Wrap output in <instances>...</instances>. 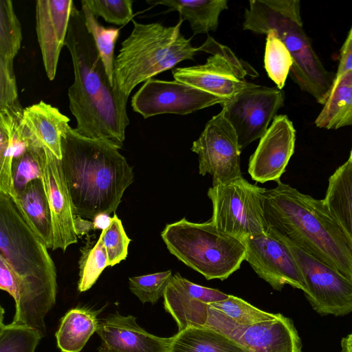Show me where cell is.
<instances>
[{
	"label": "cell",
	"instance_id": "30bf717a",
	"mask_svg": "<svg viewBox=\"0 0 352 352\" xmlns=\"http://www.w3.org/2000/svg\"><path fill=\"white\" fill-rule=\"evenodd\" d=\"M284 101L282 89L250 83L221 104V111L235 130L241 151L264 135Z\"/></svg>",
	"mask_w": 352,
	"mask_h": 352
},
{
	"label": "cell",
	"instance_id": "9c48e42d",
	"mask_svg": "<svg viewBox=\"0 0 352 352\" xmlns=\"http://www.w3.org/2000/svg\"><path fill=\"white\" fill-rule=\"evenodd\" d=\"M197 50L212 56L203 65L173 69L175 80L228 100L250 85L244 80L246 75L253 78L258 76L249 64L210 36Z\"/></svg>",
	"mask_w": 352,
	"mask_h": 352
},
{
	"label": "cell",
	"instance_id": "7bdbcfd3",
	"mask_svg": "<svg viewBox=\"0 0 352 352\" xmlns=\"http://www.w3.org/2000/svg\"><path fill=\"white\" fill-rule=\"evenodd\" d=\"M112 218L107 214H100L95 217L92 221L94 224L95 229L104 230L110 225Z\"/></svg>",
	"mask_w": 352,
	"mask_h": 352
},
{
	"label": "cell",
	"instance_id": "ee69618b",
	"mask_svg": "<svg viewBox=\"0 0 352 352\" xmlns=\"http://www.w3.org/2000/svg\"><path fill=\"white\" fill-rule=\"evenodd\" d=\"M340 352H352V333L342 338Z\"/></svg>",
	"mask_w": 352,
	"mask_h": 352
},
{
	"label": "cell",
	"instance_id": "1f68e13d",
	"mask_svg": "<svg viewBox=\"0 0 352 352\" xmlns=\"http://www.w3.org/2000/svg\"><path fill=\"white\" fill-rule=\"evenodd\" d=\"M1 309L0 352H35L43 338L41 332L23 324H3L4 311Z\"/></svg>",
	"mask_w": 352,
	"mask_h": 352
},
{
	"label": "cell",
	"instance_id": "b9f144b4",
	"mask_svg": "<svg viewBox=\"0 0 352 352\" xmlns=\"http://www.w3.org/2000/svg\"><path fill=\"white\" fill-rule=\"evenodd\" d=\"M74 227L77 236L87 234L89 231L95 230L92 221L83 219L77 215H75L74 217Z\"/></svg>",
	"mask_w": 352,
	"mask_h": 352
},
{
	"label": "cell",
	"instance_id": "7a4b0ae2",
	"mask_svg": "<svg viewBox=\"0 0 352 352\" xmlns=\"http://www.w3.org/2000/svg\"><path fill=\"white\" fill-rule=\"evenodd\" d=\"M277 184L263 195L267 232L352 280V240L323 199Z\"/></svg>",
	"mask_w": 352,
	"mask_h": 352
},
{
	"label": "cell",
	"instance_id": "d6986e66",
	"mask_svg": "<svg viewBox=\"0 0 352 352\" xmlns=\"http://www.w3.org/2000/svg\"><path fill=\"white\" fill-rule=\"evenodd\" d=\"M72 0L36 1V31L44 68L49 80L55 78L60 54L65 45Z\"/></svg>",
	"mask_w": 352,
	"mask_h": 352
},
{
	"label": "cell",
	"instance_id": "ba28073f",
	"mask_svg": "<svg viewBox=\"0 0 352 352\" xmlns=\"http://www.w3.org/2000/svg\"><path fill=\"white\" fill-rule=\"evenodd\" d=\"M265 188L241 177L226 184L209 188L212 204L210 221L221 231L242 241L266 234L263 195Z\"/></svg>",
	"mask_w": 352,
	"mask_h": 352
},
{
	"label": "cell",
	"instance_id": "4dcf8cb0",
	"mask_svg": "<svg viewBox=\"0 0 352 352\" xmlns=\"http://www.w3.org/2000/svg\"><path fill=\"white\" fill-rule=\"evenodd\" d=\"M265 69L270 79L282 89L293 65L290 52L274 30L267 33Z\"/></svg>",
	"mask_w": 352,
	"mask_h": 352
},
{
	"label": "cell",
	"instance_id": "8fae6325",
	"mask_svg": "<svg viewBox=\"0 0 352 352\" xmlns=\"http://www.w3.org/2000/svg\"><path fill=\"white\" fill-rule=\"evenodd\" d=\"M191 151L198 155L199 173L212 176V186L242 177L238 138L222 111L206 123Z\"/></svg>",
	"mask_w": 352,
	"mask_h": 352
},
{
	"label": "cell",
	"instance_id": "83f0119b",
	"mask_svg": "<svg viewBox=\"0 0 352 352\" xmlns=\"http://www.w3.org/2000/svg\"><path fill=\"white\" fill-rule=\"evenodd\" d=\"M323 201L352 240V162L347 160L329 177Z\"/></svg>",
	"mask_w": 352,
	"mask_h": 352
},
{
	"label": "cell",
	"instance_id": "d6a6232c",
	"mask_svg": "<svg viewBox=\"0 0 352 352\" xmlns=\"http://www.w3.org/2000/svg\"><path fill=\"white\" fill-rule=\"evenodd\" d=\"M22 41L21 23L12 1L0 0V59L14 60Z\"/></svg>",
	"mask_w": 352,
	"mask_h": 352
},
{
	"label": "cell",
	"instance_id": "2e32d148",
	"mask_svg": "<svg viewBox=\"0 0 352 352\" xmlns=\"http://www.w3.org/2000/svg\"><path fill=\"white\" fill-rule=\"evenodd\" d=\"M296 141V130L286 115L276 116L257 148L250 156L248 173L259 183L280 182L292 156Z\"/></svg>",
	"mask_w": 352,
	"mask_h": 352
},
{
	"label": "cell",
	"instance_id": "d590c367",
	"mask_svg": "<svg viewBox=\"0 0 352 352\" xmlns=\"http://www.w3.org/2000/svg\"><path fill=\"white\" fill-rule=\"evenodd\" d=\"M173 274L171 270L133 276L129 278V289L143 303L155 304L164 296Z\"/></svg>",
	"mask_w": 352,
	"mask_h": 352
},
{
	"label": "cell",
	"instance_id": "ffe728a7",
	"mask_svg": "<svg viewBox=\"0 0 352 352\" xmlns=\"http://www.w3.org/2000/svg\"><path fill=\"white\" fill-rule=\"evenodd\" d=\"M69 122V118L58 108L41 100L24 109L20 136L26 146L47 148L61 160L62 137Z\"/></svg>",
	"mask_w": 352,
	"mask_h": 352
},
{
	"label": "cell",
	"instance_id": "52a82bcc",
	"mask_svg": "<svg viewBox=\"0 0 352 352\" xmlns=\"http://www.w3.org/2000/svg\"><path fill=\"white\" fill-rule=\"evenodd\" d=\"M161 237L169 252L207 280H223L245 261L243 241L219 230L210 220L183 218L166 224Z\"/></svg>",
	"mask_w": 352,
	"mask_h": 352
},
{
	"label": "cell",
	"instance_id": "f35d334b",
	"mask_svg": "<svg viewBox=\"0 0 352 352\" xmlns=\"http://www.w3.org/2000/svg\"><path fill=\"white\" fill-rule=\"evenodd\" d=\"M14 60L0 59V109L22 107L18 98Z\"/></svg>",
	"mask_w": 352,
	"mask_h": 352
},
{
	"label": "cell",
	"instance_id": "6da1fadb",
	"mask_svg": "<svg viewBox=\"0 0 352 352\" xmlns=\"http://www.w3.org/2000/svg\"><path fill=\"white\" fill-rule=\"evenodd\" d=\"M65 45L72 60L74 80L68 89L69 109L81 135L107 141L121 148L129 124V96L113 86L88 32L81 10L74 5Z\"/></svg>",
	"mask_w": 352,
	"mask_h": 352
},
{
	"label": "cell",
	"instance_id": "ab89813d",
	"mask_svg": "<svg viewBox=\"0 0 352 352\" xmlns=\"http://www.w3.org/2000/svg\"><path fill=\"white\" fill-rule=\"evenodd\" d=\"M0 288L7 292L14 300L15 307L20 301L17 280L4 258L0 255Z\"/></svg>",
	"mask_w": 352,
	"mask_h": 352
},
{
	"label": "cell",
	"instance_id": "836d02e7",
	"mask_svg": "<svg viewBox=\"0 0 352 352\" xmlns=\"http://www.w3.org/2000/svg\"><path fill=\"white\" fill-rule=\"evenodd\" d=\"M80 252L78 289L83 292L96 283L103 270L109 267V263L107 254L100 236L91 246L87 243Z\"/></svg>",
	"mask_w": 352,
	"mask_h": 352
},
{
	"label": "cell",
	"instance_id": "9a60e30c",
	"mask_svg": "<svg viewBox=\"0 0 352 352\" xmlns=\"http://www.w3.org/2000/svg\"><path fill=\"white\" fill-rule=\"evenodd\" d=\"M42 181L48 199L53 230L52 250L67 248L77 243L73 204L62 170L61 161L49 149L40 153Z\"/></svg>",
	"mask_w": 352,
	"mask_h": 352
},
{
	"label": "cell",
	"instance_id": "4fadbf2b",
	"mask_svg": "<svg viewBox=\"0 0 352 352\" xmlns=\"http://www.w3.org/2000/svg\"><path fill=\"white\" fill-rule=\"evenodd\" d=\"M226 100L186 83L150 78L131 99V107L144 118L174 113L187 115Z\"/></svg>",
	"mask_w": 352,
	"mask_h": 352
},
{
	"label": "cell",
	"instance_id": "7c38bea8",
	"mask_svg": "<svg viewBox=\"0 0 352 352\" xmlns=\"http://www.w3.org/2000/svg\"><path fill=\"white\" fill-rule=\"evenodd\" d=\"M290 250L303 277L305 296L320 315L344 316L352 312V280L299 248Z\"/></svg>",
	"mask_w": 352,
	"mask_h": 352
},
{
	"label": "cell",
	"instance_id": "3957f363",
	"mask_svg": "<svg viewBox=\"0 0 352 352\" xmlns=\"http://www.w3.org/2000/svg\"><path fill=\"white\" fill-rule=\"evenodd\" d=\"M120 148L68 126L62 137L61 166L75 215L93 221L115 212L134 173Z\"/></svg>",
	"mask_w": 352,
	"mask_h": 352
},
{
	"label": "cell",
	"instance_id": "f6af8a7d",
	"mask_svg": "<svg viewBox=\"0 0 352 352\" xmlns=\"http://www.w3.org/2000/svg\"><path fill=\"white\" fill-rule=\"evenodd\" d=\"M348 160L350 161L351 162H352V148H351L350 156H349V158Z\"/></svg>",
	"mask_w": 352,
	"mask_h": 352
},
{
	"label": "cell",
	"instance_id": "4316f807",
	"mask_svg": "<svg viewBox=\"0 0 352 352\" xmlns=\"http://www.w3.org/2000/svg\"><path fill=\"white\" fill-rule=\"evenodd\" d=\"M147 3L162 4L177 11L183 21L189 22L194 34L215 31L221 12L228 9L227 0H165L148 1Z\"/></svg>",
	"mask_w": 352,
	"mask_h": 352
},
{
	"label": "cell",
	"instance_id": "5b68a950",
	"mask_svg": "<svg viewBox=\"0 0 352 352\" xmlns=\"http://www.w3.org/2000/svg\"><path fill=\"white\" fill-rule=\"evenodd\" d=\"M243 29L267 34L274 30L293 58L289 75L300 89L324 104L336 74L328 71L306 34L298 0H250Z\"/></svg>",
	"mask_w": 352,
	"mask_h": 352
},
{
	"label": "cell",
	"instance_id": "5bb4252c",
	"mask_svg": "<svg viewBox=\"0 0 352 352\" xmlns=\"http://www.w3.org/2000/svg\"><path fill=\"white\" fill-rule=\"evenodd\" d=\"M245 261L275 290L289 285L305 292L302 274L289 248L268 232L243 240Z\"/></svg>",
	"mask_w": 352,
	"mask_h": 352
},
{
	"label": "cell",
	"instance_id": "603a6c76",
	"mask_svg": "<svg viewBox=\"0 0 352 352\" xmlns=\"http://www.w3.org/2000/svg\"><path fill=\"white\" fill-rule=\"evenodd\" d=\"M10 198L35 234L48 249L52 250L51 211L42 179L31 181L22 191Z\"/></svg>",
	"mask_w": 352,
	"mask_h": 352
},
{
	"label": "cell",
	"instance_id": "44dd1931",
	"mask_svg": "<svg viewBox=\"0 0 352 352\" xmlns=\"http://www.w3.org/2000/svg\"><path fill=\"white\" fill-rule=\"evenodd\" d=\"M249 352H302V342L291 319L280 314L249 327L236 339Z\"/></svg>",
	"mask_w": 352,
	"mask_h": 352
},
{
	"label": "cell",
	"instance_id": "74e56055",
	"mask_svg": "<svg viewBox=\"0 0 352 352\" xmlns=\"http://www.w3.org/2000/svg\"><path fill=\"white\" fill-rule=\"evenodd\" d=\"M96 16L106 22L124 25L133 20V12L131 0H82Z\"/></svg>",
	"mask_w": 352,
	"mask_h": 352
},
{
	"label": "cell",
	"instance_id": "ac0fdd59",
	"mask_svg": "<svg viewBox=\"0 0 352 352\" xmlns=\"http://www.w3.org/2000/svg\"><path fill=\"white\" fill-rule=\"evenodd\" d=\"M99 352H169L173 337L162 338L141 327L132 315L116 312L99 320Z\"/></svg>",
	"mask_w": 352,
	"mask_h": 352
},
{
	"label": "cell",
	"instance_id": "7402d4cb",
	"mask_svg": "<svg viewBox=\"0 0 352 352\" xmlns=\"http://www.w3.org/2000/svg\"><path fill=\"white\" fill-rule=\"evenodd\" d=\"M276 314L264 311L243 299L228 298L208 305L206 326L236 340L247 328L273 319Z\"/></svg>",
	"mask_w": 352,
	"mask_h": 352
},
{
	"label": "cell",
	"instance_id": "484cf974",
	"mask_svg": "<svg viewBox=\"0 0 352 352\" xmlns=\"http://www.w3.org/2000/svg\"><path fill=\"white\" fill-rule=\"evenodd\" d=\"M98 312L85 307H76L63 317L55 334L57 346L62 352H80L90 337L96 332Z\"/></svg>",
	"mask_w": 352,
	"mask_h": 352
},
{
	"label": "cell",
	"instance_id": "277c9868",
	"mask_svg": "<svg viewBox=\"0 0 352 352\" xmlns=\"http://www.w3.org/2000/svg\"><path fill=\"white\" fill-rule=\"evenodd\" d=\"M47 249L10 197L0 193V255L14 274L20 292L12 322L36 329L43 337L45 319L57 295L56 267Z\"/></svg>",
	"mask_w": 352,
	"mask_h": 352
},
{
	"label": "cell",
	"instance_id": "f1b7e54d",
	"mask_svg": "<svg viewBox=\"0 0 352 352\" xmlns=\"http://www.w3.org/2000/svg\"><path fill=\"white\" fill-rule=\"evenodd\" d=\"M315 124L326 129H338L352 125V71L334 80Z\"/></svg>",
	"mask_w": 352,
	"mask_h": 352
},
{
	"label": "cell",
	"instance_id": "8d00e7d4",
	"mask_svg": "<svg viewBox=\"0 0 352 352\" xmlns=\"http://www.w3.org/2000/svg\"><path fill=\"white\" fill-rule=\"evenodd\" d=\"M105 248L109 267L124 261L127 257L131 239L126 235L121 220L113 214L110 225L100 235Z\"/></svg>",
	"mask_w": 352,
	"mask_h": 352
},
{
	"label": "cell",
	"instance_id": "60d3db41",
	"mask_svg": "<svg viewBox=\"0 0 352 352\" xmlns=\"http://www.w3.org/2000/svg\"><path fill=\"white\" fill-rule=\"evenodd\" d=\"M351 71H352V26L340 50V61L334 80Z\"/></svg>",
	"mask_w": 352,
	"mask_h": 352
},
{
	"label": "cell",
	"instance_id": "f546056e",
	"mask_svg": "<svg viewBox=\"0 0 352 352\" xmlns=\"http://www.w3.org/2000/svg\"><path fill=\"white\" fill-rule=\"evenodd\" d=\"M85 23L88 32L92 36L97 50L106 70L107 75L113 86L114 85V49L120 34V28H105L102 25L97 17L82 1Z\"/></svg>",
	"mask_w": 352,
	"mask_h": 352
},
{
	"label": "cell",
	"instance_id": "e0dca14e",
	"mask_svg": "<svg viewBox=\"0 0 352 352\" xmlns=\"http://www.w3.org/2000/svg\"><path fill=\"white\" fill-rule=\"evenodd\" d=\"M228 296L219 289L192 283L176 273L168 283L163 298L165 310L175 320L180 331L188 327L206 326L209 304Z\"/></svg>",
	"mask_w": 352,
	"mask_h": 352
},
{
	"label": "cell",
	"instance_id": "e575fe53",
	"mask_svg": "<svg viewBox=\"0 0 352 352\" xmlns=\"http://www.w3.org/2000/svg\"><path fill=\"white\" fill-rule=\"evenodd\" d=\"M42 148L38 146H28L23 153L14 158L12 166L14 195L22 191L31 181L42 179L40 164Z\"/></svg>",
	"mask_w": 352,
	"mask_h": 352
},
{
	"label": "cell",
	"instance_id": "cb8c5ba5",
	"mask_svg": "<svg viewBox=\"0 0 352 352\" xmlns=\"http://www.w3.org/2000/svg\"><path fill=\"white\" fill-rule=\"evenodd\" d=\"M23 112L0 109V193L14 195L12 166L15 157L26 149L19 135Z\"/></svg>",
	"mask_w": 352,
	"mask_h": 352
},
{
	"label": "cell",
	"instance_id": "8992f818",
	"mask_svg": "<svg viewBox=\"0 0 352 352\" xmlns=\"http://www.w3.org/2000/svg\"><path fill=\"white\" fill-rule=\"evenodd\" d=\"M182 21L180 18L175 25L164 26L132 20L133 28L114 63V85L122 93L129 96L138 84L183 60H194L198 50L181 33Z\"/></svg>",
	"mask_w": 352,
	"mask_h": 352
},
{
	"label": "cell",
	"instance_id": "d4e9b609",
	"mask_svg": "<svg viewBox=\"0 0 352 352\" xmlns=\"http://www.w3.org/2000/svg\"><path fill=\"white\" fill-rule=\"evenodd\" d=\"M169 352H249L237 341L206 326L188 327L173 336Z\"/></svg>",
	"mask_w": 352,
	"mask_h": 352
}]
</instances>
